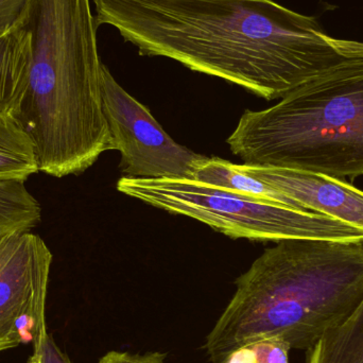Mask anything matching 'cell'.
<instances>
[{"mask_svg": "<svg viewBox=\"0 0 363 363\" xmlns=\"http://www.w3.org/2000/svg\"><path fill=\"white\" fill-rule=\"evenodd\" d=\"M256 363H289L290 345L279 338H267L247 345Z\"/></svg>", "mask_w": 363, "mask_h": 363, "instance_id": "5bb4252c", "label": "cell"}, {"mask_svg": "<svg viewBox=\"0 0 363 363\" xmlns=\"http://www.w3.org/2000/svg\"><path fill=\"white\" fill-rule=\"evenodd\" d=\"M117 189L168 213L194 218L230 238L363 242V230L313 211L264 202L187 179L123 177Z\"/></svg>", "mask_w": 363, "mask_h": 363, "instance_id": "5b68a950", "label": "cell"}, {"mask_svg": "<svg viewBox=\"0 0 363 363\" xmlns=\"http://www.w3.org/2000/svg\"><path fill=\"white\" fill-rule=\"evenodd\" d=\"M30 34L23 23L0 33V112L18 115L29 77Z\"/></svg>", "mask_w": 363, "mask_h": 363, "instance_id": "9c48e42d", "label": "cell"}, {"mask_svg": "<svg viewBox=\"0 0 363 363\" xmlns=\"http://www.w3.org/2000/svg\"><path fill=\"white\" fill-rule=\"evenodd\" d=\"M307 363H363V298L347 319L309 350Z\"/></svg>", "mask_w": 363, "mask_h": 363, "instance_id": "7c38bea8", "label": "cell"}, {"mask_svg": "<svg viewBox=\"0 0 363 363\" xmlns=\"http://www.w3.org/2000/svg\"><path fill=\"white\" fill-rule=\"evenodd\" d=\"M101 89L113 150L121 152L119 168L123 177L191 180L204 155L174 142L150 110L128 94L104 64Z\"/></svg>", "mask_w": 363, "mask_h": 363, "instance_id": "8992f818", "label": "cell"}, {"mask_svg": "<svg viewBox=\"0 0 363 363\" xmlns=\"http://www.w3.org/2000/svg\"><path fill=\"white\" fill-rule=\"evenodd\" d=\"M237 167L279 190L304 211L321 213L363 230V191L351 184L305 170L247 164Z\"/></svg>", "mask_w": 363, "mask_h": 363, "instance_id": "ba28073f", "label": "cell"}, {"mask_svg": "<svg viewBox=\"0 0 363 363\" xmlns=\"http://www.w3.org/2000/svg\"><path fill=\"white\" fill-rule=\"evenodd\" d=\"M336 44L340 61L275 106L243 113L228 144L245 164L363 176V42Z\"/></svg>", "mask_w": 363, "mask_h": 363, "instance_id": "277c9868", "label": "cell"}, {"mask_svg": "<svg viewBox=\"0 0 363 363\" xmlns=\"http://www.w3.org/2000/svg\"><path fill=\"white\" fill-rule=\"evenodd\" d=\"M38 172L33 140L17 116L0 112V181L26 182Z\"/></svg>", "mask_w": 363, "mask_h": 363, "instance_id": "8fae6325", "label": "cell"}, {"mask_svg": "<svg viewBox=\"0 0 363 363\" xmlns=\"http://www.w3.org/2000/svg\"><path fill=\"white\" fill-rule=\"evenodd\" d=\"M42 219V207L25 182L0 181V235L32 230Z\"/></svg>", "mask_w": 363, "mask_h": 363, "instance_id": "4fadbf2b", "label": "cell"}, {"mask_svg": "<svg viewBox=\"0 0 363 363\" xmlns=\"http://www.w3.org/2000/svg\"><path fill=\"white\" fill-rule=\"evenodd\" d=\"M99 363H167L165 354L159 352L146 354H131L113 351L106 354Z\"/></svg>", "mask_w": 363, "mask_h": 363, "instance_id": "e0dca14e", "label": "cell"}, {"mask_svg": "<svg viewBox=\"0 0 363 363\" xmlns=\"http://www.w3.org/2000/svg\"><path fill=\"white\" fill-rule=\"evenodd\" d=\"M144 57L174 60L264 99L285 97L342 55L317 18L275 0H93Z\"/></svg>", "mask_w": 363, "mask_h": 363, "instance_id": "6da1fadb", "label": "cell"}, {"mask_svg": "<svg viewBox=\"0 0 363 363\" xmlns=\"http://www.w3.org/2000/svg\"><path fill=\"white\" fill-rule=\"evenodd\" d=\"M191 180L230 190L264 202L304 211L298 203L281 194L279 190L241 172L236 164L230 163L219 157H205L202 161L199 162L194 168Z\"/></svg>", "mask_w": 363, "mask_h": 363, "instance_id": "30bf717a", "label": "cell"}, {"mask_svg": "<svg viewBox=\"0 0 363 363\" xmlns=\"http://www.w3.org/2000/svg\"><path fill=\"white\" fill-rule=\"evenodd\" d=\"M52 253L32 230L0 235V353L48 333L46 298Z\"/></svg>", "mask_w": 363, "mask_h": 363, "instance_id": "52a82bcc", "label": "cell"}, {"mask_svg": "<svg viewBox=\"0 0 363 363\" xmlns=\"http://www.w3.org/2000/svg\"><path fill=\"white\" fill-rule=\"evenodd\" d=\"M23 25L31 61L17 118L35 145L40 172L82 174L113 150L91 0H29Z\"/></svg>", "mask_w": 363, "mask_h": 363, "instance_id": "3957f363", "label": "cell"}, {"mask_svg": "<svg viewBox=\"0 0 363 363\" xmlns=\"http://www.w3.org/2000/svg\"><path fill=\"white\" fill-rule=\"evenodd\" d=\"M222 363H256L253 351L249 347H241L233 352Z\"/></svg>", "mask_w": 363, "mask_h": 363, "instance_id": "ac0fdd59", "label": "cell"}, {"mask_svg": "<svg viewBox=\"0 0 363 363\" xmlns=\"http://www.w3.org/2000/svg\"><path fill=\"white\" fill-rule=\"evenodd\" d=\"M28 363H72L67 355L55 343L52 335L45 334L33 345V353Z\"/></svg>", "mask_w": 363, "mask_h": 363, "instance_id": "9a60e30c", "label": "cell"}, {"mask_svg": "<svg viewBox=\"0 0 363 363\" xmlns=\"http://www.w3.org/2000/svg\"><path fill=\"white\" fill-rule=\"evenodd\" d=\"M29 0H0V33L23 23Z\"/></svg>", "mask_w": 363, "mask_h": 363, "instance_id": "2e32d148", "label": "cell"}, {"mask_svg": "<svg viewBox=\"0 0 363 363\" xmlns=\"http://www.w3.org/2000/svg\"><path fill=\"white\" fill-rule=\"evenodd\" d=\"M205 343L211 363L267 338L308 352L363 298V242L288 239L236 279Z\"/></svg>", "mask_w": 363, "mask_h": 363, "instance_id": "7a4b0ae2", "label": "cell"}]
</instances>
